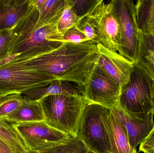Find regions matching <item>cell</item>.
Wrapping results in <instances>:
<instances>
[{"instance_id": "3", "label": "cell", "mask_w": 154, "mask_h": 153, "mask_svg": "<svg viewBox=\"0 0 154 153\" xmlns=\"http://www.w3.org/2000/svg\"><path fill=\"white\" fill-rule=\"evenodd\" d=\"M44 122L55 129L77 137L82 114L88 104L84 97L70 95H50L39 100Z\"/></svg>"}, {"instance_id": "22", "label": "cell", "mask_w": 154, "mask_h": 153, "mask_svg": "<svg viewBox=\"0 0 154 153\" xmlns=\"http://www.w3.org/2000/svg\"><path fill=\"white\" fill-rule=\"evenodd\" d=\"M80 19L75 14L67 0H65L64 11L57 25L60 34L63 36L67 31L75 26Z\"/></svg>"}, {"instance_id": "31", "label": "cell", "mask_w": 154, "mask_h": 153, "mask_svg": "<svg viewBox=\"0 0 154 153\" xmlns=\"http://www.w3.org/2000/svg\"><path fill=\"white\" fill-rule=\"evenodd\" d=\"M149 70V69H148ZM153 76L154 77V82L153 84L152 85V103L153 107V108L154 109V76L153 75Z\"/></svg>"}, {"instance_id": "4", "label": "cell", "mask_w": 154, "mask_h": 153, "mask_svg": "<svg viewBox=\"0 0 154 153\" xmlns=\"http://www.w3.org/2000/svg\"><path fill=\"white\" fill-rule=\"evenodd\" d=\"M153 82L152 75L143 63H134L129 81L121 87L118 105L131 113L154 111L152 101Z\"/></svg>"}, {"instance_id": "1", "label": "cell", "mask_w": 154, "mask_h": 153, "mask_svg": "<svg viewBox=\"0 0 154 153\" xmlns=\"http://www.w3.org/2000/svg\"><path fill=\"white\" fill-rule=\"evenodd\" d=\"M97 56V45L64 42L58 48L21 62L36 72L56 80L69 81L84 86Z\"/></svg>"}, {"instance_id": "10", "label": "cell", "mask_w": 154, "mask_h": 153, "mask_svg": "<svg viewBox=\"0 0 154 153\" xmlns=\"http://www.w3.org/2000/svg\"><path fill=\"white\" fill-rule=\"evenodd\" d=\"M86 16L97 29L100 44L119 53L122 44L120 27L110 1L98 0Z\"/></svg>"}, {"instance_id": "34", "label": "cell", "mask_w": 154, "mask_h": 153, "mask_svg": "<svg viewBox=\"0 0 154 153\" xmlns=\"http://www.w3.org/2000/svg\"><path fill=\"white\" fill-rule=\"evenodd\" d=\"M144 153H146V152H144Z\"/></svg>"}, {"instance_id": "19", "label": "cell", "mask_w": 154, "mask_h": 153, "mask_svg": "<svg viewBox=\"0 0 154 153\" xmlns=\"http://www.w3.org/2000/svg\"><path fill=\"white\" fill-rule=\"evenodd\" d=\"M0 140L11 153H26L28 151L24 142L11 124L0 120Z\"/></svg>"}, {"instance_id": "6", "label": "cell", "mask_w": 154, "mask_h": 153, "mask_svg": "<svg viewBox=\"0 0 154 153\" xmlns=\"http://www.w3.org/2000/svg\"><path fill=\"white\" fill-rule=\"evenodd\" d=\"M107 108L88 104L83 110L77 132L79 138L89 151L94 153H111L107 133L103 121Z\"/></svg>"}, {"instance_id": "28", "label": "cell", "mask_w": 154, "mask_h": 153, "mask_svg": "<svg viewBox=\"0 0 154 153\" xmlns=\"http://www.w3.org/2000/svg\"><path fill=\"white\" fill-rule=\"evenodd\" d=\"M139 151L148 153H154V127L148 136L142 142Z\"/></svg>"}, {"instance_id": "5", "label": "cell", "mask_w": 154, "mask_h": 153, "mask_svg": "<svg viewBox=\"0 0 154 153\" xmlns=\"http://www.w3.org/2000/svg\"><path fill=\"white\" fill-rule=\"evenodd\" d=\"M54 78L32 70L21 62L0 65V94L20 93L46 87Z\"/></svg>"}, {"instance_id": "33", "label": "cell", "mask_w": 154, "mask_h": 153, "mask_svg": "<svg viewBox=\"0 0 154 153\" xmlns=\"http://www.w3.org/2000/svg\"><path fill=\"white\" fill-rule=\"evenodd\" d=\"M88 153H94L92 152H90V151H89V152H88Z\"/></svg>"}, {"instance_id": "25", "label": "cell", "mask_w": 154, "mask_h": 153, "mask_svg": "<svg viewBox=\"0 0 154 153\" xmlns=\"http://www.w3.org/2000/svg\"><path fill=\"white\" fill-rule=\"evenodd\" d=\"M98 0H67L77 16L82 18L87 16Z\"/></svg>"}, {"instance_id": "9", "label": "cell", "mask_w": 154, "mask_h": 153, "mask_svg": "<svg viewBox=\"0 0 154 153\" xmlns=\"http://www.w3.org/2000/svg\"><path fill=\"white\" fill-rule=\"evenodd\" d=\"M120 90V85L95 63L84 85L88 103L112 109L118 104Z\"/></svg>"}, {"instance_id": "15", "label": "cell", "mask_w": 154, "mask_h": 153, "mask_svg": "<svg viewBox=\"0 0 154 153\" xmlns=\"http://www.w3.org/2000/svg\"><path fill=\"white\" fill-rule=\"evenodd\" d=\"M84 86L69 81L56 80L46 87L27 91L21 94L29 99L39 100L50 95H70L84 97Z\"/></svg>"}, {"instance_id": "8", "label": "cell", "mask_w": 154, "mask_h": 153, "mask_svg": "<svg viewBox=\"0 0 154 153\" xmlns=\"http://www.w3.org/2000/svg\"><path fill=\"white\" fill-rule=\"evenodd\" d=\"M120 27L121 37L119 54L133 63L137 62L139 32L135 16V3L131 0L110 1Z\"/></svg>"}, {"instance_id": "20", "label": "cell", "mask_w": 154, "mask_h": 153, "mask_svg": "<svg viewBox=\"0 0 154 153\" xmlns=\"http://www.w3.org/2000/svg\"><path fill=\"white\" fill-rule=\"evenodd\" d=\"M26 100L20 93L0 95V120L16 110Z\"/></svg>"}, {"instance_id": "13", "label": "cell", "mask_w": 154, "mask_h": 153, "mask_svg": "<svg viewBox=\"0 0 154 153\" xmlns=\"http://www.w3.org/2000/svg\"><path fill=\"white\" fill-rule=\"evenodd\" d=\"M110 143L111 153H137L133 149L118 119L111 110L107 109L103 117Z\"/></svg>"}, {"instance_id": "26", "label": "cell", "mask_w": 154, "mask_h": 153, "mask_svg": "<svg viewBox=\"0 0 154 153\" xmlns=\"http://www.w3.org/2000/svg\"><path fill=\"white\" fill-rule=\"evenodd\" d=\"M12 35V29L0 31V64L8 54Z\"/></svg>"}, {"instance_id": "12", "label": "cell", "mask_w": 154, "mask_h": 153, "mask_svg": "<svg viewBox=\"0 0 154 153\" xmlns=\"http://www.w3.org/2000/svg\"><path fill=\"white\" fill-rule=\"evenodd\" d=\"M97 56L95 63L102 68L121 87L127 83L134 67V63L111 51L101 44H97Z\"/></svg>"}, {"instance_id": "7", "label": "cell", "mask_w": 154, "mask_h": 153, "mask_svg": "<svg viewBox=\"0 0 154 153\" xmlns=\"http://www.w3.org/2000/svg\"><path fill=\"white\" fill-rule=\"evenodd\" d=\"M11 124L28 151L32 152H42L65 144L73 137L50 126L44 121Z\"/></svg>"}, {"instance_id": "32", "label": "cell", "mask_w": 154, "mask_h": 153, "mask_svg": "<svg viewBox=\"0 0 154 153\" xmlns=\"http://www.w3.org/2000/svg\"><path fill=\"white\" fill-rule=\"evenodd\" d=\"M26 153H40L39 152H32V151H28V152H27Z\"/></svg>"}, {"instance_id": "21", "label": "cell", "mask_w": 154, "mask_h": 153, "mask_svg": "<svg viewBox=\"0 0 154 153\" xmlns=\"http://www.w3.org/2000/svg\"><path fill=\"white\" fill-rule=\"evenodd\" d=\"M86 146L78 137H72L68 143L40 153H88Z\"/></svg>"}, {"instance_id": "2", "label": "cell", "mask_w": 154, "mask_h": 153, "mask_svg": "<svg viewBox=\"0 0 154 153\" xmlns=\"http://www.w3.org/2000/svg\"><path fill=\"white\" fill-rule=\"evenodd\" d=\"M39 12L33 5L12 28V40L8 54L0 64L10 61L24 62L50 52L63 43L58 31V22L39 27Z\"/></svg>"}, {"instance_id": "17", "label": "cell", "mask_w": 154, "mask_h": 153, "mask_svg": "<svg viewBox=\"0 0 154 153\" xmlns=\"http://www.w3.org/2000/svg\"><path fill=\"white\" fill-rule=\"evenodd\" d=\"M39 12V27L58 22L65 6V0H33Z\"/></svg>"}, {"instance_id": "24", "label": "cell", "mask_w": 154, "mask_h": 153, "mask_svg": "<svg viewBox=\"0 0 154 153\" xmlns=\"http://www.w3.org/2000/svg\"><path fill=\"white\" fill-rule=\"evenodd\" d=\"M148 53L154 54V33L143 34L139 32L137 62L143 59Z\"/></svg>"}, {"instance_id": "14", "label": "cell", "mask_w": 154, "mask_h": 153, "mask_svg": "<svg viewBox=\"0 0 154 153\" xmlns=\"http://www.w3.org/2000/svg\"><path fill=\"white\" fill-rule=\"evenodd\" d=\"M32 5L33 0H0V31L12 29Z\"/></svg>"}, {"instance_id": "16", "label": "cell", "mask_w": 154, "mask_h": 153, "mask_svg": "<svg viewBox=\"0 0 154 153\" xmlns=\"http://www.w3.org/2000/svg\"><path fill=\"white\" fill-rule=\"evenodd\" d=\"M2 120L11 124L44 121L42 106L39 101L26 98L25 101L19 108Z\"/></svg>"}, {"instance_id": "30", "label": "cell", "mask_w": 154, "mask_h": 153, "mask_svg": "<svg viewBox=\"0 0 154 153\" xmlns=\"http://www.w3.org/2000/svg\"><path fill=\"white\" fill-rule=\"evenodd\" d=\"M141 62V63H143L147 67V68L149 69V71H150L152 74L154 76V66L152 65L151 64L149 63H146V62Z\"/></svg>"}, {"instance_id": "35", "label": "cell", "mask_w": 154, "mask_h": 153, "mask_svg": "<svg viewBox=\"0 0 154 153\" xmlns=\"http://www.w3.org/2000/svg\"><path fill=\"white\" fill-rule=\"evenodd\" d=\"M0 95H1V94H0Z\"/></svg>"}, {"instance_id": "11", "label": "cell", "mask_w": 154, "mask_h": 153, "mask_svg": "<svg viewBox=\"0 0 154 153\" xmlns=\"http://www.w3.org/2000/svg\"><path fill=\"white\" fill-rule=\"evenodd\" d=\"M111 110L125 133L131 147H137L148 136L154 127V111L134 113L125 111L118 105Z\"/></svg>"}, {"instance_id": "29", "label": "cell", "mask_w": 154, "mask_h": 153, "mask_svg": "<svg viewBox=\"0 0 154 153\" xmlns=\"http://www.w3.org/2000/svg\"><path fill=\"white\" fill-rule=\"evenodd\" d=\"M0 153H11L9 148L0 140Z\"/></svg>"}, {"instance_id": "23", "label": "cell", "mask_w": 154, "mask_h": 153, "mask_svg": "<svg viewBox=\"0 0 154 153\" xmlns=\"http://www.w3.org/2000/svg\"><path fill=\"white\" fill-rule=\"evenodd\" d=\"M75 27L85 35L89 41L96 45L100 43L97 29L87 16L81 18Z\"/></svg>"}, {"instance_id": "27", "label": "cell", "mask_w": 154, "mask_h": 153, "mask_svg": "<svg viewBox=\"0 0 154 153\" xmlns=\"http://www.w3.org/2000/svg\"><path fill=\"white\" fill-rule=\"evenodd\" d=\"M85 35L75 27L69 30L62 37L61 42H71L74 44H80L88 41Z\"/></svg>"}, {"instance_id": "18", "label": "cell", "mask_w": 154, "mask_h": 153, "mask_svg": "<svg viewBox=\"0 0 154 153\" xmlns=\"http://www.w3.org/2000/svg\"><path fill=\"white\" fill-rule=\"evenodd\" d=\"M135 16L138 31L154 33V0H138L135 3Z\"/></svg>"}]
</instances>
